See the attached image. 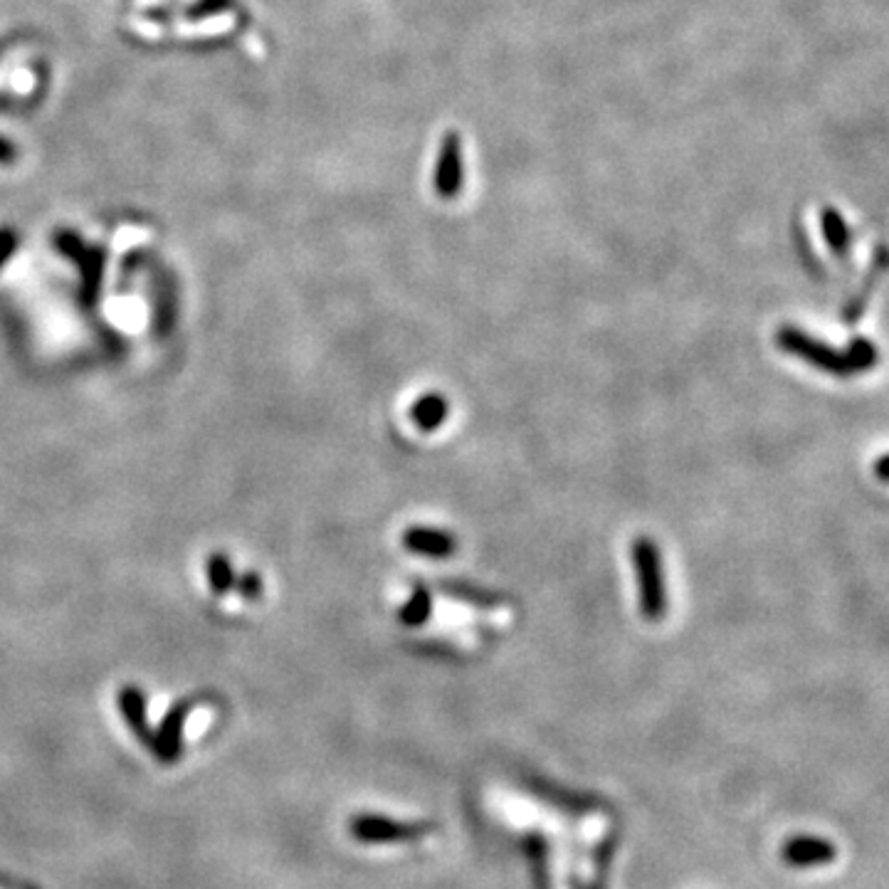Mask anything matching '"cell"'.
I'll use <instances>...</instances> for the list:
<instances>
[{
    "label": "cell",
    "instance_id": "cell-11",
    "mask_svg": "<svg viewBox=\"0 0 889 889\" xmlns=\"http://www.w3.org/2000/svg\"><path fill=\"white\" fill-rule=\"evenodd\" d=\"M821 228H823L825 242H828L830 248L838 252V255H846L848 248H850V230H848L846 221H842V215L836 211V208H823Z\"/></svg>",
    "mask_w": 889,
    "mask_h": 889
},
{
    "label": "cell",
    "instance_id": "cell-6",
    "mask_svg": "<svg viewBox=\"0 0 889 889\" xmlns=\"http://www.w3.org/2000/svg\"><path fill=\"white\" fill-rule=\"evenodd\" d=\"M435 186H438V193L442 198H452L460 193L462 188V151H460V134L450 132L444 136L442 149H440V163H438V178H435Z\"/></svg>",
    "mask_w": 889,
    "mask_h": 889
},
{
    "label": "cell",
    "instance_id": "cell-10",
    "mask_svg": "<svg viewBox=\"0 0 889 889\" xmlns=\"http://www.w3.org/2000/svg\"><path fill=\"white\" fill-rule=\"evenodd\" d=\"M450 413V405L444 401L442 393H425L421 401H415L411 408V418L423 433L438 430Z\"/></svg>",
    "mask_w": 889,
    "mask_h": 889
},
{
    "label": "cell",
    "instance_id": "cell-8",
    "mask_svg": "<svg viewBox=\"0 0 889 889\" xmlns=\"http://www.w3.org/2000/svg\"><path fill=\"white\" fill-rule=\"evenodd\" d=\"M75 265L82 272V285H79V297L82 304L92 306L99 299V289H102V277H104V250L99 248H87L82 250V255L75 260Z\"/></svg>",
    "mask_w": 889,
    "mask_h": 889
},
{
    "label": "cell",
    "instance_id": "cell-16",
    "mask_svg": "<svg viewBox=\"0 0 889 889\" xmlns=\"http://www.w3.org/2000/svg\"><path fill=\"white\" fill-rule=\"evenodd\" d=\"M17 248V235L13 228H0V270L8 265Z\"/></svg>",
    "mask_w": 889,
    "mask_h": 889
},
{
    "label": "cell",
    "instance_id": "cell-17",
    "mask_svg": "<svg viewBox=\"0 0 889 889\" xmlns=\"http://www.w3.org/2000/svg\"><path fill=\"white\" fill-rule=\"evenodd\" d=\"M13 159V149L8 147L5 141H0V161H11Z\"/></svg>",
    "mask_w": 889,
    "mask_h": 889
},
{
    "label": "cell",
    "instance_id": "cell-4",
    "mask_svg": "<svg viewBox=\"0 0 889 889\" xmlns=\"http://www.w3.org/2000/svg\"><path fill=\"white\" fill-rule=\"evenodd\" d=\"M190 714V702L180 700L163 716L159 729L151 734V751L161 764H176L184 754V729Z\"/></svg>",
    "mask_w": 889,
    "mask_h": 889
},
{
    "label": "cell",
    "instance_id": "cell-1",
    "mask_svg": "<svg viewBox=\"0 0 889 889\" xmlns=\"http://www.w3.org/2000/svg\"><path fill=\"white\" fill-rule=\"evenodd\" d=\"M776 343L784 351L793 353V356L803 359L805 364L825 371V374L836 376H852L860 371H867L877 364V349L875 343L867 339H855L846 351H838L828 347V343L809 337L803 329L796 326H781L776 334Z\"/></svg>",
    "mask_w": 889,
    "mask_h": 889
},
{
    "label": "cell",
    "instance_id": "cell-7",
    "mask_svg": "<svg viewBox=\"0 0 889 889\" xmlns=\"http://www.w3.org/2000/svg\"><path fill=\"white\" fill-rule=\"evenodd\" d=\"M116 704H120V712L124 716L126 727L132 729V734L139 741H143L149 747L151 743V727H149V710H147V697L139 687L134 685H126L120 689V694H116Z\"/></svg>",
    "mask_w": 889,
    "mask_h": 889
},
{
    "label": "cell",
    "instance_id": "cell-2",
    "mask_svg": "<svg viewBox=\"0 0 889 889\" xmlns=\"http://www.w3.org/2000/svg\"><path fill=\"white\" fill-rule=\"evenodd\" d=\"M633 564L638 571V586H640V611L642 618L650 623L662 621L667 611V593H665V576H662V559L658 543L640 537L633 543Z\"/></svg>",
    "mask_w": 889,
    "mask_h": 889
},
{
    "label": "cell",
    "instance_id": "cell-9",
    "mask_svg": "<svg viewBox=\"0 0 889 889\" xmlns=\"http://www.w3.org/2000/svg\"><path fill=\"white\" fill-rule=\"evenodd\" d=\"M836 857V846L821 838H793L784 846V860L796 867L823 865Z\"/></svg>",
    "mask_w": 889,
    "mask_h": 889
},
{
    "label": "cell",
    "instance_id": "cell-14",
    "mask_svg": "<svg viewBox=\"0 0 889 889\" xmlns=\"http://www.w3.org/2000/svg\"><path fill=\"white\" fill-rule=\"evenodd\" d=\"M448 596H455L460 601H469V603H477V605H497L502 603V598L492 596V593H485L479 591V588H472V586H462V584H444L442 586Z\"/></svg>",
    "mask_w": 889,
    "mask_h": 889
},
{
    "label": "cell",
    "instance_id": "cell-13",
    "mask_svg": "<svg viewBox=\"0 0 889 889\" xmlns=\"http://www.w3.org/2000/svg\"><path fill=\"white\" fill-rule=\"evenodd\" d=\"M208 584H211V591L215 596H225L235 586V574L230 566V559L225 553H213L208 559Z\"/></svg>",
    "mask_w": 889,
    "mask_h": 889
},
{
    "label": "cell",
    "instance_id": "cell-15",
    "mask_svg": "<svg viewBox=\"0 0 889 889\" xmlns=\"http://www.w3.org/2000/svg\"><path fill=\"white\" fill-rule=\"evenodd\" d=\"M238 591L245 598V601H260L262 596V578L255 571H248V574H242L238 578Z\"/></svg>",
    "mask_w": 889,
    "mask_h": 889
},
{
    "label": "cell",
    "instance_id": "cell-3",
    "mask_svg": "<svg viewBox=\"0 0 889 889\" xmlns=\"http://www.w3.org/2000/svg\"><path fill=\"white\" fill-rule=\"evenodd\" d=\"M349 830L351 838H356L359 842H403L430 832V825L398 823L391 818H384V815H356V818H351Z\"/></svg>",
    "mask_w": 889,
    "mask_h": 889
},
{
    "label": "cell",
    "instance_id": "cell-5",
    "mask_svg": "<svg viewBox=\"0 0 889 889\" xmlns=\"http://www.w3.org/2000/svg\"><path fill=\"white\" fill-rule=\"evenodd\" d=\"M403 547L425 559H448L458 549V539L450 531L433 529V526H408Z\"/></svg>",
    "mask_w": 889,
    "mask_h": 889
},
{
    "label": "cell",
    "instance_id": "cell-12",
    "mask_svg": "<svg viewBox=\"0 0 889 889\" xmlns=\"http://www.w3.org/2000/svg\"><path fill=\"white\" fill-rule=\"evenodd\" d=\"M433 611V593L423 584L415 586L413 596L408 598V603L401 608V623L408 628H418L425 621L430 618Z\"/></svg>",
    "mask_w": 889,
    "mask_h": 889
},
{
    "label": "cell",
    "instance_id": "cell-18",
    "mask_svg": "<svg viewBox=\"0 0 889 889\" xmlns=\"http://www.w3.org/2000/svg\"><path fill=\"white\" fill-rule=\"evenodd\" d=\"M885 465H887V455H882V458H879V462H877V477H879V479L887 477Z\"/></svg>",
    "mask_w": 889,
    "mask_h": 889
}]
</instances>
